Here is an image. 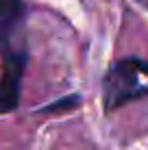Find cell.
<instances>
[{
	"label": "cell",
	"mask_w": 148,
	"mask_h": 150,
	"mask_svg": "<svg viewBox=\"0 0 148 150\" xmlns=\"http://www.w3.org/2000/svg\"><path fill=\"white\" fill-rule=\"evenodd\" d=\"M148 96V61L137 57L115 61L103 79L105 111H113L131 100Z\"/></svg>",
	"instance_id": "obj_1"
},
{
	"label": "cell",
	"mask_w": 148,
	"mask_h": 150,
	"mask_svg": "<svg viewBox=\"0 0 148 150\" xmlns=\"http://www.w3.org/2000/svg\"><path fill=\"white\" fill-rule=\"evenodd\" d=\"M81 102V98L79 94H72V96H63V98H59L57 102H52V105H46L39 109V113H61V111H70V109H74L76 105Z\"/></svg>",
	"instance_id": "obj_4"
},
{
	"label": "cell",
	"mask_w": 148,
	"mask_h": 150,
	"mask_svg": "<svg viewBox=\"0 0 148 150\" xmlns=\"http://www.w3.org/2000/svg\"><path fill=\"white\" fill-rule=\"evenodd\" d=\"M24 13L26 9L22 0H0V52L9 48L15 28L24 20Z\"/></svg>",
	"instance_id": "obj_3"
},
{
	"label": "cell",
	"mask_w": 148,
	"mask_h": 150,
	"mask_svg": "<svg viewBox=\"0 0 148 150\" xmlns=\"http://www.w3.org/2000/svg\"><path fill=\"white\" fill-rule=\"evenodd\" d=\"M24 68H26V52L7 54L0 74V113H11L18 109Z\"/></svg>",
	"instance_id": "obj_2"
}]
</instances>
